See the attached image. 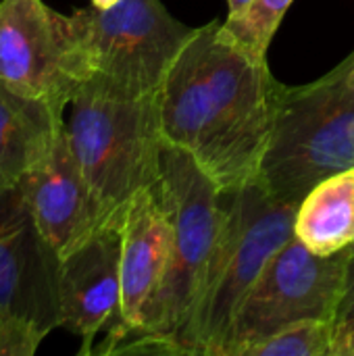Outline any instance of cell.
Masks as SVG:
<instances>
[{
	"mask_svg": "<svg viewBox=\"0 0 354 356\" xmlns=\"http://www.w3.org/2000/svg\"><path fill=\"white\" fill-rule=\"evenodd\" d=\"M353 244L315 254L296 236L265 265L244 296L221 356H242L280 330L305 321H334L342 300Z\"/></svg>",
	"mask_w": 354,
	"mask_h": 356,
	"instance_id": "cell-8",
	"label": "cell"
},
{
	"mask_svg": "<svg viewBox=\"0 0 354 356\" xmlns=\"http://www.w3.org/2000/svg\"><path fill=\"white\" fill-rule=\"evenodd\" d=\"M152 188L173 232L167 271L140 327L106 336L92 355H182V338L221 234L225 204L221 190L200 165L186 150L167 142Z\"/></svg>",
	"mask_w": 354,
	"mask_h": 356,
	"instance_id": "cell-2",
	"label": "cell"
},
{
	"mask_svg": "<svg viewBox=\"0 0 354 356\" xmlns=\"http://www.w3.org/2000/svg\"><path fill=\"white\" fill-rule=\"evenodd\" d=\"M354 169V52L321 79L282 86L259 167L265 190L298 207L323 179Z\"/></svg>",
	"mask_w": 354,
	"mask_h": 356,
	"instance_id": "cell-3",
	"label": "cell"
},
{
	"mask_svg": "<svg viewBox=\"0 0 354 356\" xmlns=\"http://www.w3.org/2000/svg\"><path fill=\"white\" fill-rule=\"evenodd\" d=\"M294 0H250L240 13L219 23V33L255 63H267L269 44Z\"/></svg>",
	"mask_w": 354,
	"mask_h": 356,
	"instance_id": "cell-15",
	"label": "cell"
},
{
	"mask_svg": "<svg viewBox=\"0 0 354 356\" xmlns=\"http://www.w3.org/2000/svg\"><path fill=\"white\" fill-rule=\"evenodd\" d=\"M19 188L40 232L61 259L104 225L71 146L67 123L50 152L23 175Z\"/></svg>",
	"mask_w": 354,
	"mask_h": 356,
	"instance_id": "cell-11",
	"label": "cell"
},
{
	"mask_svg": "<svg viewBox=\"0 0 354 356\" xmlns=\"http://www.w3.org/2000/svg\"><path fill=\"white\" fill-rule=\"evenodd\" d=\"M71 146L104 225H121L131 198L161 173L159 94L129 98L83 81L69 102Z\"/></svg>",
	"mask_w": 354,
	"mask_h": 356,
	"instance_id": "cell-4",
	"label": "cell"
},
{
	"mask_svg": "<svg viewBox=\"0 0 354 356\" xmlns=\"http://www.w3.org/2000/svg\"><path fill=\"white\" fill-rule=\"evenodd\" d=\"M294 236L315 254L354 244V169L317 184L296 209Z\"/></svg>",
	"mask_w": 354,
	"mask_h": 356,
	"instance_id": "cell-14",
	"label": "cell"
},
{
	"mask_svg": "<svg viewBox=\"0 0 354 356\" xmlns=\"http://www.w3.org/2000/svg\"><path fill=\"white\" fill-rule=\"evenodd\" d=\"M334 356L336 350L354 338V244L353 254L348 261V269H346V282H344V292H342V300L338 305V313L334 319Z\"/></svg>",
	"mask_w": 354,
	"mask_h": 356,
	"instance_id": "cell-17",
	"label": "cell"
},
{
	"mask_svg": "<svg viewBox=\"0 0 354 356\" xmlns=\"http://www.w3.org/2000/svg\"><path fill=\"white\" fill-rule=\"evenodd\" d=\"M117 2H121V0H92V6H96V8H111Z\"/></svg>",
	"mask_w": 354,
	"mask_h": 356,
	"instance_id": "cell-20",
	"label": "cell"
},
{
	"mask_svg": "<svg viewBox=\"0 0 354 356\" xmlns=\"http://www.w3.org/2000/svg\"><path fill=\"white\" fill-rule=\"evenodd\" d=\"M61 327L81 338L79 355H92L96 336L119 317L121 225H102L61 259Z\"/></svg>",
	"mask_w": 354,
	"mask_h": 356,
	"instance_id": "cell-10",
	"label": "cell"
},
{
	"mask_svg": "<svg viewBox=\"0 0 354 356\" xmlns=\"http://www.w3.org/2000/svg\"><path fill=\"white\" fill-rule=\"evenodd\" d=\"M225 196V219L182 338V355H223L244 296L269 259L294 238L298 207L273 198L259 179Z\"/></svg>",
	"mask_w": 354,
	"mask_h": 356,
	"instance_id": "cell-5",
	"label": "cell"
},
{
	"mask_svg": "<svg viewBox=\"0 0 354 356\" xmlns=\"http://www.w3.org/2000/svg\"><path fill=\"white\" fill-rule=\"evenodd\" d=\"M171 240V223L154 188L138 192L121 221V307L106 336L140 327L167 271Z\"/></svg>",
	"mask_w": 354,
	"mask_h": 356,
	"instance_id": "cell-12",
	"label": "cell"
},
{
	"mask_svg": "<svg viewBox=\"0 0 354 356\" xmlns=\"http://www.w3.org/2000/svg\"><path fill=\"white\" fill-rule=\"evenodd\" d=\"M250 0H227V6H230V15H236V13H240L246 4H248Z\"/></svg>",
	"mask_w": 354,
	"mask_h": 356,
	"instance_id": "cell-19",
	"label": "cell"
},
{
	"mask_svg": "<svg viewBox=\"0 0 354 356\" xmlns=\"http://www.w3.org/2000/svg\"><path fill=\"white\" fill-rule=\"evenodd\" d=\"M90 77L77 21L42 0H0V81L69 106Z\"/></svg>",
	"mask_w": 354,
	"mask_h": 356,
	"instance_id": "cell-9",
	"label": "cell"
},
{
	"mask_svg": "<svg viewBox=\"0 0 354 356\" xmlns=\"http://www.w3.org/2000/svg\"><path fill=\"white\" fill-rule=\"evenodd\" d=\"M282 83L219 33L198 27L159 90L163 140L186 150L221 194L259 179Z\"/></svg>",
	"mask_w": 354,
	"mask_h": 356,
	"instance_id": "cell-1",
	"label": "cell"
},
{
	"mask_svg": "<svg viewBox=\"0 0 354 356\" xmlns=\"http://www.w3.org/2000/svg\"><path fill=\"white\" fill-rule=\"evenodd\" d=\"M334 321L305 319L250 346L242 356H334Z\"/></svg>",
	"mask_w": 354,
	"mask_h": 356,
	"instance_id": "cell-16",
	"label": "cell"
},
{
	"mask_svg": "<svg viewBox=\"0 0 354 356\" xmlns=\"http://www.w3.org/2000/svg\"><path fill=\"white\" fill-rule=\"evenodd\" d=\"M86 50L88 81L129 98L159 94L198 27L177 21L161 0H121L73 13Z\"/></svg>",
	"mask_w": 354,
	"mask_h": 356,
	"instance_id": "cell-6",
	"label": "cell"
},
{
	"mask_svg": "<svg viewBox=\"0 0 354 356\" xmlns=\"http://www.w3.org/2000/svg\"><path fill=\"white\" fill-rule=\"evenodd\" d=\"M61 254L19 186L0 192V356H31L61 327Z\"/></svg>",
	"mask_w": 354,
	"mask_h": 356,
	"instance_id": "cell-7",
	"label": "cell"
},
{
	"mask_svg": "<svg viewBox=\"0 0 354 356\" xmlns=\"http://www.w3.org/2000/svg\"><path fill=\"white\" fill-rule=\"evenodd\" d=\"M65 104L23 96L0 81V192L19 186L65 127Z\"/></svg>",
	"mask_w": 354,
	"mask_h": 356,
	"instance_id": "cell-13",
	"label": "cell"
},
{
	"mask_svg": "<svg viewBox=\"0 0 354 356\" xmlns=\"http://www.w3.org/2000/svg\"><path fill=\"white\" fill-rule=\"evenodd\" d=\"M336 356H354V338H351L348 342H344V344L336 350Z\"/></svg>",
	"mask_w": 354,
	"mask_h": 356,
	"instance_id": "cell-18",
	"label": "cell"
}]
</instances>
